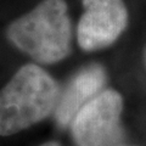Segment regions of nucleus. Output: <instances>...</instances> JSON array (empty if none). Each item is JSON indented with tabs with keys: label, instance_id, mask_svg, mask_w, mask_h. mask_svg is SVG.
<instances>
[{
	"label": "nucleus",
	"instance_id": "f03ea898",
	"mask_svg": "<svg viewBox=\"0 0 146 146\" xmlns=\"http://www.w3.org/2000/svg\"><path fill=\"white\" fill-rule=\"evenodd\" d=\"M71 20L65 0H43L9 26L7 38L40 63H55L71 50Z\"/></svg>",
	"mask_w": 146,
	"mask_h": 146
},
{
	"label": "nucleus",
	"instance_id": "423d86ee",
	"mask_svg": "<svg viewBox=\"0 0 146 146\" xmlns=\"http://www.w3.org/2000/svg\"><path fill=\"white\" fill-rule=\"evenodd\" d=\"M40 146H60L57 143H55V141H49V143H45L43 145H40Z\"/></svg>",
	"mask_w": 146,
	"mask_h": 146
},
{
	"label": "nucleus",
	"instance_id": "39448f33",
	"mask_svg": "<svg viewBox=\"0 0 146 146\" xmlns=\"http://www.w3.org/2000/svg\"><path fill=\"white\" fill-rule=\"evenodd\" d=\"M105 83V72L100 66L91 65L82 70L71 80L56 105V121L67 125L78 111L98 95Z\"/></svg>",
	"mask_w": 146,
	"mask_h": 146
},
{
	"label": "nucleus",
	"instance_id": "20e7f679",
	"mask_svg": "<svg viewBox=\"0 0 146 146\" xmlns=\"http://www.w3.org/2000/svg\"><path fill=\"white\" fill-rule=\"evenodd\" d=\"M77 38L79 46L93 51L111 45L128 23V12L123 0H83Z\"/></svg>",
	"mask_w": 146,
	"mask_h": 146
},
{
	"label": "nucleus",
	"instance_id": "7ed1b4c3",
	"mask_svg": "<svg viewBox=\"0 0 146 146\" xmlns=\"http://www.w3.org/2000/svg\"><path fill=\"white\" fill-rule=\"evenodd\" d=\"M123 100L117 91L104 90L86 102L72 119L77 146H113L119 136Z\"/></svg>",
	"mask_w": 146,
	"mask_h": 146
},
{
	"label": "nucleus",
	"instance_id": "f257e3e1",
	"mask_svg": "<svg viewBox=\"0 0 146 146\" xmlns=\"http://www.w3.org/2000/svg\"><path fill=\"white\" fill-rule=\"evenodd\" d=\"M57 101L55 80L39 66L25 65L0 90V135L16 134L43 121Z\"/></svg>",
	"mask_w": 146,
	"mask_h": 146
},
{
	"label": "nucleus",
	"instance_id": "0eeeda50",
	"mask_svg": "<svg viewBox=\"0 0 146 146\" xmlns=\"http://www.w3.org/2000/svg\"><path fill=\"white\" fill-rule=\"evenodd\" d=\"M122 146H125V145H122Z\"/></svg>",
	"mask_w": 146,
	"mask_h": 146
}]
</instances>
